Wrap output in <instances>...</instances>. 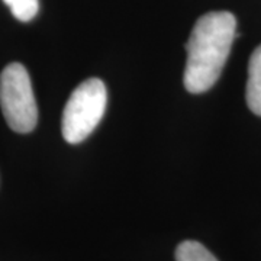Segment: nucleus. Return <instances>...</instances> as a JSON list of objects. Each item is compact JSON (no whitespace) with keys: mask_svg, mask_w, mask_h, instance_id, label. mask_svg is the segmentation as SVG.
I'll return each mask as SVG.
<instances>
[{"mask_svg":"<svg viewBox=\"0 0 261 261\" xmlns=\"http://www.w3.org/2000/svg\"><path fill=\"white\" fill-rule=\"evenodd\" d=\"M176 261H218L212 252L197 241H185L176 250Z\"/></svg>","mask_w":261,"mask_h":261,"instance_id":"nucleus-5","label":"nucleus"},{"mask_svg":"<svg viewBox=\"0 0 261 261\" xmlns=\"http://www.w3.org/2000/svg\"><path fill=\"white\" fill-rule=\"evenodd\" d=\"M247 105L252 113L261 116V45L254 49L248 64Z\"/></svg>","mask_w":261,"mask_h":261,"instance_id":"nucleus-4","label":"nucleus"},{"mask_svg":"<svg viewBox=\"0 0 261 261\" xmlns=\"http://www.w3.org/2000/svg\"><path fill=\"white\" fill-rule=\"evenodd\" d=\"M10 8V12L20 22H29L37 16L39 10L38 0H3Z\"/></svg>","mask_w":261,"mask_h":261,"instance_id":"nucleus-6","label":"nucleus"},{"mask_svg":"<svg viewBox=\"0 0 261 261\" xmlns=\"http://www.w3.org/2000/svg\"><path fill=\"white\" fill-rule=\"evenodd\" d=\"M235 31L237 19L229 12H209L197 19L186 44L183 75L190 93H203L218 82L237 37Z\"/></svg>","mask_w":261,"mask_h":261,"instance_id":"nucleus-1","label":"nucleus"},{"mask_svg":"<svg viewBox=\"0 0 261 261\" xmlns=\"http://www.w3.org/2000/svg\"><path fill=\"white\" fill-rule=\"evenodd\" d=\"M108 93L99 79H89L75 87L67 100L63 113L61 130L70 144L83 142L102 121Z\"/></svg>","mask_w":261,"mask_h":261,"instance_id":"nucleus-2","label":"nucleus"},{"mask_svg":"<svg viewBox=\"0 0 261 261\" xmlns=\"http://www.w3.org/2000/svg\"><path fill=\"white\" fill-rule=\"evenodd\" d=\"M0 106L3 116L12 129L28 134L35 129L38 108L27 68L12 63L0 74Z\"/></svg>","mask_w":261,"mask_h":261,"instance_id":"nucleus-3","label":"nucleus"}]
</instances>
